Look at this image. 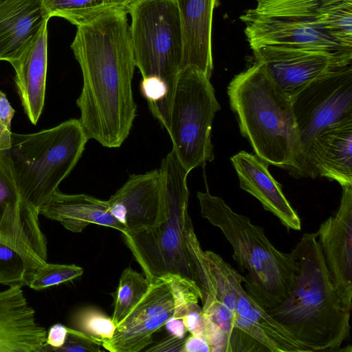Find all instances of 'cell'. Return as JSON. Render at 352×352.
<instances>
[{
  "label": "cell",
  "instance_id": "obj_1",
  "mask_svg": "<svg viewBox=\"0 0 352 352\" xmlns=\"http://www.w3.org/2000/svg\"><path fill=\"white\" fill-rule=\"evenodd\" d=\"M127 15L126 8L113 10L77 26L71 44L82 74L78 120L89 139L109 148L123 144L137 112Z\"/></svg>",
  "mask_w": 352,
  "mask_h": 352
},
{
  "label": "cell",
  "instance_id": "obj_2",
  "mask_svg": "<svg viewBox=\"0 0 352 352\" xmlns=\"http://www.w3.org/2000/svg\"><path fill=\"white\" fill-rule=\"evenodd\" d=\"M292 252L298 265L294 287L266 311L308 352L340 351L349 336L351 309L332 281L316 232L304 233Z\"/></svg>",
  "mask_w": 352,
  "mask_h": 352
},
{
  "label": "cell",
  "instance_id": "obj_3",
  "mask_svg": "<svg viewBox=\"0 0 352 352\" xmlns=\"http://www.w3.org/2000/svg\"><path fill=\"white\" fill-rule=\"evenodd\" d=\"M241 134L267 164L298 177L301 143L292 99L274 82L258 62L234 76L228 87Z\"/></svg>",
  "mask_w": 352,
  "mask_h": 352
},
{
  "label": "cell",
  "instance_id": "obj_4",
  "mask_svg": "<svg viewBox=\"0 0 352 352\" xmlns=\"http://www.w3.org/2000/svg\"><path fill=\"white\" fill-rule=\"evenodd\" d=\"M201 215L231 245L246 293L264 310L274 309L293 289L298 265L293 253L278 250L263 229L234 212L219 197L198 192Z\"/></svg>",
  "mask_w": 352,
  "mask_h": 352
},
{
  "label": "cell",
  "instance_id": "obj_5",
  "mask_svg": "<svg viewBox=\"0 0 352 352\" xmlns=\"http://www.w3.org/2000/svg\"><path fill=\"white\" fill-rule=\"evenodd\" d=\"M89 140L78 119L36 133H12L10 147L0 153L20 199L40 212L75 167Z\"/></svg>",
  "mask_w": 352,
  "mask_h": 352
},
{
  "label": "cell",
  "instance_id": "obj_6",
  "mask_svg": "<svg viewBox=\"0 0 352 352\" xmlns=\"http://www.w3.org/2000/svg\"><path fill=\"white\" fill-rule=\"evenodd\" d=\"M160 171L165 218L148 229L122 234L124 240L150 281L172 274L196 286L186 241V226L190 219L187 185L190 173L173 150L163 159Z\"/></svg>",
  "mask_w": 352,
  "mask_h": 352
},
{
  "label": "cell",
  "instance_id": "obj_7",
  "mask_svg": "<svg viewBox=\"0 0 352 352\" xmlns=\"http://www.w3.org/2000/svg\"><path fill=\"white\" fill-rule=\"evenodd\" d=\"M135 67L142 78L166 85L160 123L166 130L175 85L182 70L183 37L175 0H133L126 7Z\"/></svg>",
  "mask_w": 352,
  "mask_h": 352
},
{
  "label": "cell",
  "instance_id": "obj_8",
  "mask_svg": "<svg viewBox=\"0 0 352 352\" xmlns=\"http://www.w3.org/2000/svg\"><path fill=\"white\" fill-rule=\"evenodd\" d=\"M210 78L196 69L185 68L178 76L170 104L166 131L172 150L189 173L214 157L211 130L221 107Z\"/></svg>",
  "mask_w": 352,
  "mask_h": 352
},
{
  "label": "cell",
  "instance_id": "obj_9",
  "mask_svg": "<svg viewBox=\"0 0 352 352\" xmlns=\"http://www.w3.org/2000/svg\"><path fill=\"white\" fill-rule=\"evenodd\" d=\"M301 143V163L322 131L352 121V63L313 81L292 98Z\"/></svg>",
  "mask_w": 352,
  "mask_h": 352
},
{
  "label": "cell",
  "instance_id": "obj_10",
  "mask_svg": "<svg viewBox=\"0 0 352 352\" xmlns=\"http://www.w3.org/2000/svg\"><path fill=\"white\" fill-rule=\"evenodd\" d=\"M276 85L291 99L318 78L352 63V54L290 45H265L252 50Z\"/></svg>",
  "mask_w": 352,
  "mask_h": 352
},
{
  "label": "cell",
  "instance_id": "obj_11",
  "mask_svg": "<svg viewBox=\"0 0 352 352\" xmlns=\"http://www.w3.org/2000/svg\"><path fill=\"white\" fill-rule=\"evenodd\" d=\"M252 50L265 45H290L352 54L320 28L292 13L274 8L249 9L241 16Z\"/></svg>",
  "mask_w": 352,
  "mask_h": 352
},
{
  "label": "cell",
  "instance_id": "obj_12",
  "mask_svg": "<svg viewBox=\"0 0 352 352\" xmlns=\"http://www.w3.org/2000/svg\"><path fill=\"white\" fill-rule=\"evenodd\" d=\"M174 311L171 292L162 278L151 285L139 302L116 326L112 338L102 344L109 352H138L153 343V336Z\"/></svg>",
  "mask_w": 352,
  "mask_h": 352
},
{
  "label": "cell",
  "instance_id": "obj_13",
  "mask_svg": "<svg viewBox=\"0 0 352 352\" xmlns=\"http://www.w3.org/2000/svg\"><path fill=\"white\" fill-rule=\"evenodd\" d=\"M317 234L322 254L344 304L352 307V185L342 187L340 206Z\"/></svg>",
  "mask_w": 352,
  "mask_h": 352
},
{
  "label": "cell",
  "instance_id": "obj_14",
  "mask_svg": "<svg viewBox=\"0 0 352 352\" xmlns=\"http://www.w3.org/2000/svg\"><path fill=\"white\" fill-rule=\"evenodd\" d=\"M318 175L342 187L352 185V121L327 128L313 140L300 177Z\"/></svg>",
  "mask_w": 352,
  "mask_h": 352
},
{
  "label": "cell",
  "instance_id": "obj_15",
  "mask_svg": "<svg viewBox=\"0 0 352 352\" xmlns=\"http://www.w3.org/2000/svg\"><path fill=\"white\" fill-rule=\"evenodd\" d=\"M47 330L36 320L22 285L0 291V352H43Z\"/></svg>",
  "mask_w": 352,
  "mask_h": 352
},
{
  "label": "cell",
  "instance_id": "obj_16",
  "mask_svg": "<svg viewBox=\"0 0 352 352\" xmlns=\"http://www.w3.org/2000/svg\"><path fill=\"white\" fill-rule=\"evenodd\" d=\"M50 19L43 0H0V60L18 59Z\"/></svg>",
  "mask_w": 352,
  "mask_h": 352
},
{
  "label": "cell",
  "instance_id": "obj_17",
  "mask_svg": "<svg viewBox=\"0 0 352 352\" xmlns=\"http://www.w3.org/2000/svg\"><path fill=\"white\" fill-rule=\"evenodd\" d=\"M239 186L276 216L288 230H300L301 221L283 194L281 186L271 175L268 164L256 155L241 151L231 157Z\"/></svg>",
  "mask_w": 352,
  "mask_h": 352
},
{
  "label": "cell",
  "instance_id": "obj_18",
  "mask_svg": "<svg viewBox=\"0 0 352 352\" xmlns=\"http://www.w3.org/2000/svg\"><path fill=\"white\" fill-rule=\"evenodd\" d=\"M122 208L126 212L129 234L148 229L165 218L162 208L160 169L144 174H133L124 184L107 200Z\"/></svg>",
  "mask_w": 352,
  "mask_h": 352
},
{
  "label": "cell",
  "instance_id": "obj_19",
  "mask_svg": "<svg viewBox=\"0 0 352 352\" xmlns=\"http://www.w3.org/2000/svg\"><path fill=\"white\" fill-rule=\"evenodd\" d=\"M175 2L183 37L182 70L192 67L210 78L213 70L212 24L216 0Z\"/></svg>",
  "mask_w": 352,
  "mask_h": 352
},
{
  "label": "cell",
  "instance_id": "obj_20",
  "mask_svg": "<svg viewBox=\"0 0 352 352\" xmlns=\"http://www.w3.org/2000/svg\"><path fill=\"white\" fill-rule=\"evenodd\" d=\"M24 111L36 124L43 109L47 68V28L45 25L21 56L10 63Z\"/></svg>",
  "mask_w": 352,
  "mask_h": 352
},
{
  "label": "cell",
  "instance_id": "obj_21",
  "mask_svg": "<svg viewBox=\"0 0 352 352\" xmlns=\"http://www.w3.org/2000/svg\"><path fill=\"white\" fill-rule=\"evenodd\" d=\"M40 214L73 232H81L92 223L118 230L122 234L126 232V227L111 214L107 201L85 194L69 195L57 190L41 208Z\"/></svg>",
  "mask_w": 352,
  "mask_h": 352
},
{
  "label": "cell",
  "instance_id": "obj_22",
  "mask_svg": "<svg viewBox=\"0 0 352 352\" xmlns=\"http://www.w3.org/2000/svg\"><path fill=\"white\" fill-rule=\"evenodd\" d=\"M132 0H43L50 17L57 16L79 26L106 12L126 8Z\"/></svg>",
  "mask_w": 352,
  "mask_h": 352
},
{
  "label": "cell",
  "instance_id": "obj_23",
  "mask_svg": "<svg viewBox=\"0 0 352 352\" xmlns=\"http://www.w3.org/2000/svg\"><path fill=\"white\" fill-rule=\"evenodd\" d=\"M151 281L131 267L125 269L120 278L114 295L111 318L117 326L130 313L146 293Z\"/></svg>",
  "mask_w": 352,
  "mask_h": 352
},
{
  "label": "cell",
  "instance_id": "obj_24",
  "mask_svg": "<svg viewBox=\"0 0 352 352\" xmlns=\"http://www.w3.org/2000/svg\"><path fill=\"white\" fill-rule=\"evenodd\" d=\"M23 204L8 166L0 153V232L6 230L21 214Z\"/></svg>",
  "mask_w": 352,
  "mask_h": 352
},
{
  "label": "cell",
  "instance_id": "obj_25",
  "mask_svg": "<svg viewBox=\"0 0 352 352\" xmlns=\"http://www.w3.org/2000/svg\"><path fill=\"white\" fill-rule=\"evenodd\" d=\"M73 324L77 330L102 344L112 338L116 329L111 318L94 307H85L78 311L73 318Z\"/></svg>",
  "mask_w": 352,
  "mask_h": 352
},
{
  "label": "cell",
  "instance_id": "obj_26",
  "mask_svg": "<svg viewBox=\"0 0 352 352\" xmlns=\"http://www.w3.org/2000/svg\"><path fill=\"white\" fill-rule=\"evenodd\" d=\"M167 284L174 302L173 316L182 318L190 311L199 307V292L192 283L177 274L160 278Z\"/></svg>",
  "mask_w": 352,
  "mask_h": 352
},
{
  "label": "cell",
  "instance_id": "obj_27",
  "mask_svg": "<svg viewBox=\"0 0 352 352\" xmlns=\"http://www.w3.org/2000/svg\"><path fill=\"white\" fill-rule=\"evenodd\" d=\"M83 274V269L76 265L54 264L47 262L36 270L28 286L40 290L72 280Z\"/></svg>",
  "mask_w": 352,
  "mask_h": 352
},
{
  "label": "cell",
  "instance_id": "obj_28",
  "mask_svg": "<svg viewBox=\"0 0 352 352\" xmlns=\"http://www.w3.org/2000/svg\"><path fill=\"white\" fill-rule=\"evenodd\" d=\"M30 277L22 258L11 248L0 244V284L28 285Z\"/></svg>",
  "mask_w": 352,
  "mask_h": 352
},
{
  "label": "cell",
  "instance_id": "obj_29",
  "mask_svg": "<svg viewBox=\"0 0 352 352\" xmlns=\"http://www.w3.org/2000/svg\"><path fill=\"white\" fill-rule=\"evenodd\" d=\"M106 351L98 340L77 329L68 327L64 344L55 352H102Z\"/></svg>",
  "mask_w": 352,
  "mask_h": 352
},
{
  "label": "cell",
  "instance_id": "obj_30",
  "mask_svg": "<svg viewBox=\"0 0 352 352\" xmlns=\"http://www.w3.org/2000/svg\"><path fill=\"white\" fill-rule=\"evenodd\" d=\"M182 320L190 334L206 338V320L200 306L187 313Z\"/></svg>",
  "mask_w": 352,
  "mask_h": 352
},
{
  "label": "cell",
  "instance_id": "obj_31",
  "mask_svg": "<svg viewBox=\"0 0 352 352\" xmlns=\"http://www.w3.org/2000/svg\"><path fill=\"white\" fill-rule=\"evenodd\" d=\"M68 327L57 323L52 325L47 331L46 344L43 351H54L61 347L67 338Z\"/></svg>",
  "mask_w": 352,
  "mask_h": 352
},
{
  "label": "cell",
  "instance_id": "obj_32",
  "mask_svg": "<svg viewBox=\"0 0 352 352\" xmlns=\"http://www.w3.org/2000/svg\"><path fill=\"white\" fill-rule=\"evenodd\" d=\"M182 352H211L206 338L190 334L185 338Z\"/></svg>",
  "mask_w": 352,
  "mask_h": 352
},
{
  "label": "cell",
  "instance_id": "obj_33",
  "mask_svg": "<svg viewBox=\"0 0 352 352\" xmlns=\"http://www.w3.org/2000/svg\"><path fill=\"white\" fill-rule=\"evenodd\" d=\"M184 339H179L170 335L156 343L146 351H180L182 352Z\"/></svg>",
  "mask_w": 352,
  "mask_h": 352
},
{
  "label": "cell",
  "instance_id": "obj_34",
  "mask_svg": "<svg viewBox=\"0 0 352 352\" xmlns=\"http://www.w3.org/2000/svg\"><path fill=\"white\" fill-rule=\"evenodd\" d=\"M164 327L170 336L179 339L185 338L186 332L188 331L182 318L173 316L168 318Z\"/></svg>",
  "mask_w": 352,
  "mask_h": 352
},
{
  "label": "cell",
  "instance_id": "obj_35",
  "mask_svg": "<svg viewBox=\"0 0 352 352\" xmlns=\"http://www.w3.org/2000/svg\"><path fill=\"white\" fill-rule=\"evenodd\" d=\"M12 133L11 129L7 127L0 119V152L10 147Z\"/></svg>",
  "mask_w": 352,
  "mask_h": 352
},
{
  "label": "cell",
  "instance_id": "obj_36",
  "mask_svg": "<svg viewBox=\"0 0 352 352\" xmlns=\"http://www.w3.org/2000/svg\"><path fill=\"white\" fill-rule=\"evenodd\" d=\"M133 1V0H132Z\"/></svg>",
  "mask_w": 352,
  "mask_h": 352
}]
</instances>
